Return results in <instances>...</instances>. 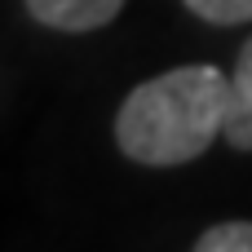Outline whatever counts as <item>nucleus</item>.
<instances>
[{
    "label": "nucleus",
    "instance_id": "nucleus-1",
    "mask_svg": "<svg viewBox=\"0 0 252 252\" xmlns=\"http://www.w3.org/2000/svg\"><path fill=\"white\" fill-rule=\"evenodd\" d=\"M226 120L230 75L213 62H190L124 93L115 111V146L142 168H182L226 137Z\"/></svg>",
    "mask_w": 252,
    "mask_h": 252
},
{
    "label": "nucleus",
    "instance_id": "nucleus-5",
    "mask_svg": "<svg viewBox=\"0 0 252 252\" xmlns=\"http://www.w3.org/2000/svg\"><path fill=\"white\" fill-rule=\"evenodd\" d=\"M199 22L208 27H239L252 22V0H182Z\"/></svg>",
    "mask_w": 252,
    "mask_h": 252
},
{
    "label": "nucleus",
    "instance_id": "nucleus-2",
    "mask_svg": "<svg viewBox=\"0 0 252 252\" xmlns=\"http://www.w3.org/2000/svg\"><path fill=\"white\" fill-rule=\"evenodd\" d=\"M22 4L40 27L84 35V31H102L106 22H115L128 0H22Z\"/></svg>",
    "mask_w": 252,
    "mask_h": 252
},
{
    "label": "nucleus",
    "instance_id": "nucleus-4",
    "mask_svg": "<svg viewBox=\"0 0 252 252\" xmlns=\"http://www.w3.org/2000/svg\"><path fill=\"white\" fill-rule=\"evenodd\" d=\"M195 252H252V221L248 217H235V221L208 226L195 239Z\"/></svg>",
    "mask_w": 252,
    "mask_h": 252
},
{
    "label": "nucleus",
    "instance_id": "nucleus-3",
    "mask_svg": "<svg viewBox=\"0 0 252 252\" xmlns=\"http://www.w3.org/2000/svg\"><path fill=\"white\" fill-rule=\"evenodd\" d=\"M226 146L252 155V35L239 44L235 71H230V120H226Z\"/></svg>",
    "mask_w": 252,
    "mask_h": 252
}]
</instances>
